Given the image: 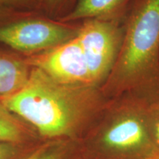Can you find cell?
<instances>
[{
	"label": "cell",
	"mask_w": 159,
	"mask_h": 159,
	"mask_svg": "<svg viewBox=\"0 0 159 159\" xmlns=\"http://www.w3.org/2000/svg\"><path fill=\"white\" fill-rule=\"evenodd\" d=\"M108 101L99 86L59 83L35 67L25 88L2 105L30 125L41 140L82 141Z\"/></svg>",
	"instance_id": "cell-1"
},
{
	"label": "cell",
	"mask_w": 159,
	"mask_h": 159,
	"mask_svg": "<svg viewBox=\"0 0 159 159\" xmlns=\"http://www.w3.org/2000/svg\"><path fill=\"white\" fill-rule=\"evenodd\" d=\"M159 85L109 99L96 125L81 141L87 159H150L159 146Z\"/></svg>",
	"instance_id": "cell-2"
},
{
	"label": "cell",
	"mask_w": 159,
	"mask_h": 159,
	"mask_svg": "<svg viewBox=\"0 0 159 159\" xmlns=\"http://www.w3.org/2000/svg\"><path fill=\"white\" fill-rule=\"evenodd\" d=\"M119 55L100 87L107 99L159 85V0H134L125 19Z\"/></svg>",
	"instance_id": "cell-3"
},
{
	"label": "cell",
	"mask_w": 159,
	"mask_h": 159,
	"mask_svg": "<svg viewBox=\"0 0 159 159\" xmlns=\"http://www.w3.org/2000/svg\"><path fill=\"white\" fill-rule=\"evenodd\" d=\"M124 32V19H87L79 28L77 38L95 85L102 86L112 70Z\"/></svg>",
	"instance_id": "cell-4"
},
{
	"label": "cell",
	"mask_w": 159,
	"mask_h": 159,
	"mask_svg": "<svg viewBox=\"0 0 159 159\" xmlns=\"http://www.w3.org/2000/svg\"><path fill=\"white\" fill-rule=\"evenodd\" d=\"M78 31L43 20H25L0 27V43L21 52L49 50L75 39Z\"/></svg>",
	"instance_id": "cell-5"
},
{
	"label": "cell",
	"mask_w": 159,
	"mask_h": 159,
	"mask_svg": "<svg viewBox=\"0 0 159 159\" xmlns=\"http://www.w3.org/2000/svg\"><path fill=\"white\" fill-rule=\"evenodd\" d=\"M33 64L59 83L95 85L77 36L49 49L33 60Z\"/></svg>",
	"instance_id": "cell-6"
},
{
	"label": "cell",
	"mask_w": 159,
	"mask_h": 159,
	"mask_svg": "<svg viewBox=\"0 0 159 159\" xmlns=\"http://www.w3.org/2000/svg\"><path fill=\"white\" fill-rule=\"evenodd\" d=\"M134 0H78L62 21L87 19L123 20Z\"/></svg>",
	"instance_id": "cell-7"
},
{
	"label": "cell",
	"mask_w": 159,
	"mask_h": 159,
	"mask_svg": "<svg viewBox=\"0 0 159 159\" xmlns=\"http://www.w3.org/2000/svg\"><path fill=\"white\" fill-rule=\"evenodd\" d=\"M30 71L21 60L0 55V103L2 104L25 88Z\"/></svg>",
	"instance_id": "cell-8"
},
{
	"label": "cell",
	"mask_w": 159,
	"mask_h": 159,
	"mask_svg": "<svg viewBox=\"0 0 159 159\" xmlns=\"http://www.w3.org/2000/svg\"><path fill=\"white\" fill-rule=\"evenodd\" d=\"M41 141L34 129L0 103V142L31 144Z\"/></svg>",
	"instance_id": "cell-9"
},
{
	"label": "cell",
	"mask_w": 159,
	"mask_h": 159,
	"mask_svg": "<svg viewBox=\"0 0 159 159\" xmlns=\"http://www.w3.org/2000/svg\"><path fill=\"white\" fill-rule=\"evenodd\" d=\"M23 159H87L81 141L42 140Z\"/></svg>",
	"instance_id": "cell-10"
},
{
	"label": "cell",
	"mask_w": 159,
	"mask_h": 159,
	"mask_svg": "<svg viewBox=\"0 0 159 159\" xmlns=\"http://www.w3.org/2000/svg\"><path fill=\"white\" fill-rule=\"evenodd\" d=\"M41 142L31 144L0 142V159H23Z\"/></svg>",
	"instance_id": "cell-11"
},
{
	"label": "cell",
	"mask_w": 159,
	"mask_h": 159,
	"mask_svg": "<svg viewBox=\"0 0 159 159\" xmlns=\"http://www.w3.org/2000/svg\"><path fill=\"white\" fill-rule=\"evenodd\" d=\"M46 1L51 7H61V6L64 5L70 0H46Z\"/></svg>",
	"instance_id": "cell-12"
},
{
	"label": "cell",
	"mask_w": 159,
	"mask_h": 159,
	"mask_svg": "<svg viewBox=\"0 0 159 159\" xmlns=\"http://www.w3.org/2000/svg\"><path fill=\"white\" fill-rule=\"evenodd\" d=\"M27 1V0H0V4H18L22 3L24 2Z\"/></svg>",
	"instance_id": "cell-13"
},
{
	"label": "cell",
	"mask_w": 159,
	"mask_h": 159,
	"mask_svg": "<svg viewBox=\"0 0 159 159\" xmlns=\"http://www.w3.org/2000/svg\"><path fill=\"white\" fill-rule=\"evenodd\" d=\"M156 142L159 146V122H158L156 126Z\"/></svg>",
	"instance_id": "cell-14"
},
{
	"label": "cell",
	"mask_w": 159,
	"mask_h": 159,
	"mask_svg": "<svg viewBox=\"0 0 159 159\" xmlns=\"http://www.w3.org/2000/svg\"><path fill=\"white\" fill-rule=\"evenodd\" d=\"M150 159H159V148L155 151V152L151 156Z\"/></svg>",
	"instance_id": "cell-15"
}]
</instances>
